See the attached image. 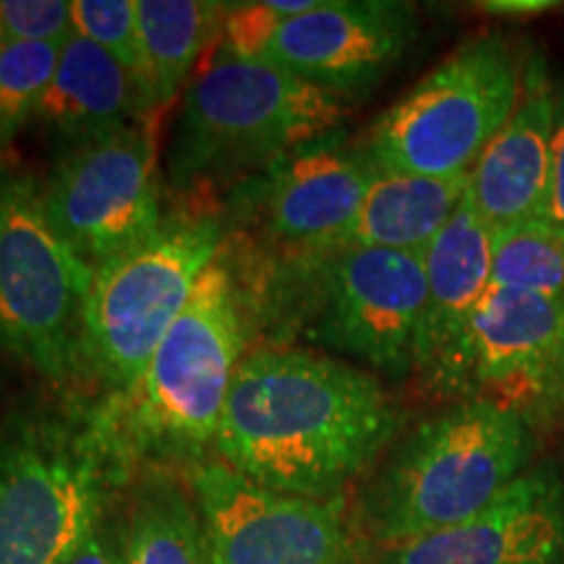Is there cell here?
<instances>
[{
  "mask_svg": "<svg viewBox=\"0 0 564 564\" xmlns=\"http://www.w3.org/2000/svg\"><path fill=\"white\" fill-rule=\"evenodd\" d=\"M398 436L400 413L377 373L270 345L238 366L215 453L272 491L337 499Z\"/></svg>",
  "mask_w": 564,
  "mask_h": 564,
  "instance_id": "6da1fadb",
  "label": "cell"
},
{
  "mask_svg": "<svg viewBox=\"0 0 564 564\" xmlns=\"http://www.w3.org/2000/svg\"><path fill=\"white\" fill-rule=\"evenodd\" d=\"M249 314V288L225 243L137 382L89 405L97 432L131 478L137 470L207 460L246 358Z\"/></svg>",
  "mask_w": 564,
  "mask_h": 564,
  "instance_id": "7a4b0ae2",
  "label": "cell"
},
{
  "mask_svg": "<svg viewBox=\"0 0 564 564\" xmlns=\"http://www.w3.org/2000/svg\"><path fill=\"white\" fill-rule=\"evenodd\" d=\"M531 429L486 400H453L392 442L366 486L358 528L392 549L484 512L525 474Z\"/></svg>",
  "mask_w": 564,
  "mask_h": 564,
  "instance_id": "3957f363",
  "label": "cell"
},
{
  "mask_svg": "<svg viewBox=\"0 0 564 564\" xmlns=\"http://www.w3.org/2000/svg\"><path fill=\"white\" fill-rule=\"evenodd\" d=\"M129 481L89 405H17L0 423V564H66Z\"/></svg>",
  "mask_w": 564,
  "mask_h": 564,
  "instance_id": "277c9868",
  "label": "cell"
},
{
  "mask_svg": "<svg viewBox=\"0 0 564 564\" xmlns=\"http://www.w3.org/2000/svg\"><path fill=\"white\" fill-rule=\"evenodd\" d=\"M343 116V97L217 47L183 91L165 150L167 183L181 194L230 181L241 186L306 141L335 131Z\"/></svg>",
  "mask_w": 564,
  "mask_h": 564,
  "instance_id": "5b68a950",
  "label": "cell"
},
{
  "mask_svg": "<svg viewBox=\"0 0 564 564\" xmlns=\"http://www.w3.org/2000/svg\"><path fill=\"white\" fill-rule=\"evenodd\" d=\"M225 243L223 215L199 209L162 220L154 236L102 264L84 308L82 384L102 398L129 390Z\"/></svg>",
  "mask_w": 564,
  "mask_h": 564,
  "instance_id": "8992f818",
  "label": "cell"
},
{
  "mask_svg": "<svg viewBox=\"0 0 564 564\" xmlns=\"http://www.w3.org/2000/svg\"><path fill=\"white\" fill-rule=\"evenodd\" d=\"M295 329L316 348L387 379L415 373L426 272L423 253L335 249L285 267Z\"/></svg>",
  "mask_w": 564,
  "mask_h": 564,
  "instance_id": "52a82bcc",
  "label": "cell"
},
{
  "mask_svg": "<svg viewBox=\"0 0 564 564\" xmlns=\"http://www.w3.org/2000/svg\"><path fill=\"white\" fill-rule=\"evenodd\" d=\"M523 74L520 53L499 34L463 42L371 126L373 162L429 178L470 173L510 121Z\"/></svg>",
  "mask_w": 564,
  "mask_h": 564,
  "instance_id": "ba28073f",
  "label": "cell"
},
{
  "mask_svg": "<svg viewBox=\"0 0 564 564\" xmlns=\"http://www.w3.org/2000/svg\"><path fill=\"white\" fill-rule=\"evenodd\" d=\"M91 278L47 223L42 183L0 178V352L55 387L82 384Z\"/></svg>",
  "mask_w": 564,
  "mask_h": 564,
  "instance_id": "9c48e42d",
  "label": "cell"
},
{
  "mask_svg": "<svg viewBox=\"0 0 564 564\" xmlns=\"http://www.w3.org/2000/svg\"><path fill=\"white\" fill-rule=\"evenodd\" d=\"M436 398L486 400L528 429L552 423L564 411V293L491 285Z\"/></svg>",
  "mask_w": 564,
  "mask_h": 564,
  "instance_id": "30bf717a",
  "label": "cell"
},
{
  "mask_svg": "<svg viewBox=\"0 0 564 564\" xmlns=\"http://www.w3.org/2000/svg\"><path fill=\"white\" fill-rule=\"evenodd\" d=\"M209 564H361L358 525L337 499L272 491L220 457L186 468Z\"/></svg>",
  "mask_w": 564,
  "mask_h": 564,
  "instance_id": "8fae6325",
  "label": "cell"
},
{
  "mask_svg": "<svg viewBox=\"0 0 564 564\" xmlns=\"http://www.w3.org/2000/svg\"><path fill=\"white\" fill-rule=\"evenodd\" d=\"M47 223L91 272L160 230L158 144L141 121L68 152L42 183Z\"/></svg>",
  "mask_w": 564,
  "mask_h": 564,
  "instance_id": "7c38bea8",
  "label": "cell"
},
{
  "mask_svg": "<svg viewBox=\"0 0 564 564\" xmlns=\"http://www.w3.org/2000/svg\"><path fill=\"white\" fill-rule=\"evenodd\" d=\"M377 175L369 147L335 129L253 175L241 194L280 264L291 267L337 249Z\"/></svg>",
  "mask_w": 564,
  "mask_h": 564,
  "instance_id": "4fadbf2b",
  "label": "cell"
},
{
  "mask_svg": "<svg viewBox=\"0 0 564 564\" xmlns=\"http://www.w3.org/2000/svg\"><path fill=\"white\" fill-rule=\"evenodd\" d=\"M415 11L394 0H322L274 32L262 61L335 97L366 95L405 58Z\"/></svg>",
  "mask_w": 564,
  "mask_h": 564,
  "instance_id": "5bb4252c",
  "label": "cell"
},
{
  "mask_svg": "<svg viewBox=\"0 0 564 564\" xmlns=\"http://www.w3.org/2000/svg\"><path fill=\"white\" fill-rule=\"evenodd\" d=\"M377 564H564V481L525 470L476 518L387 549Z\"/></svg>",
  "mask_w": 564,
  "mask_h": 564,
  "instance_id": "9a60e30c",
  "label": "cell"
},
{
  "mask_svg": "<svg viewBox=\"0 0 564 564\" xmlns=\"http://www.w3.org/2000/svg\"><path fill=\"white\" fill-rule=\"evenodd\" d=\"M556 100L544 63L525 66L523 91L510 121L481 152L470 171L468 196L491 230L544 220L556 133Z\"/></svg>",
  "mask_w": 564,
  "mask_h": 564,
  "instance_id": "2e32d148",
  "label": "cell"
},
{
  "mask_svg": "<svg viewBox=\"0 0 564 564\" xmlns=\"http://www.w3.org/2000/svg\"><path fill=\"white\" fill-rule=\"evenodd\" d=\"M426 314H423L415 377L429 392H440L460 348L478 303L491 288V228L470 196L423 251Z\"/></svg>",
  "mask_w": 564,
  "mask_h": 564,
  "instance_id": "e0dca14e",
  "label": "cell"
},
{
  "mask_svg": "<svg viewBox=\"0 0 564 564\" xmlns=\"http://www.w3.org/2000/svg\"><path fill=\"white\" fill-rule=\"evenodd\" d=\"M152 112L139 79L123 63L79 34H70L63 42L58 68L34 121L63 158L147 121Z\"/></svg>",
  "mask_w": 564,
  "mask_h": 564,
  "instance_id": "ac0fdd59",
  "label": "cell"
},
{
  "mask_svg": "<svg viewBox=\"0 0 564 564\" xmlns=\"http://www.w3.org/2000/svg\"><path fill=\"white\" fill-rule=\"evenodd\" d=\"M470 188V173L453 178L392 173L379 167L377 181L337 249H387L423 253L447 228Z\"/></svg>",
  "mask_w": 564,
  "mask_h": 564,
  "instance_id": "d6986e66",
  "label": "cell"
},
{
  "mask_svg": "<svg viewBox=\"0 0 564 564\" xmlns=\"http://www.w3.org/2000/svg\"><path fill=\"white\" fill-rule=\"evenodd\" d=\"M228 3L212 0H139L141 87L158 112L178 95L202 53L220 40Z\"/></svg>",
  "mask_w": 564,
  "mask_h": 564,
  "instance_id": "ffe728a7",
  "label": "cell"
},
{
  "mask_svg": "<svg viewBox=\"0 0 564 564\" xmlns=\"http://www.w3.org/2000/svg\"><path fill=\"white\" fill-rule=\"evenodd\" d=\"M126 564H209L202 514L188 484L147 468L118 520Z\"/></svg>",
  "mask_w": 564,
  "mask_h": 564,
  "instance_id": "44dd1931",
  "label": "cell"
},
{
  "mask_svg": "<svg viewBox=\"0 0 564 564\" xmlns=\"http://www.w3.org/2000/svg\"><path fill=\"white\" fill-rule=\"evenodd\" d=\"M491 285L518 293H564V230L549 220L491 230Z\"/></svg>",
  "mask_w": 564,
  "mask_h": 564,
  "instance_id": "7402d4cb",
  "label": "cell"
},
{
  "mask_svg": "<svg viewBox=\"0 0 564 564\" xmlns=\"http://www.w3.org/2000/svg\"><path fill=\"white\" fill-rule=\"evenodd\" d=\"M61 47L58 42H0V152L37 118Z\"/></svg>",
  "mask_w": 564,
  "mask_h": 564,
  "instance_id": "603a6c76",
  "label": "cell"
},
{
  "mask_svg": "<svg viewBox=\"0 0 564 564\" xmlns=\"http://www.w3.org/2000/svg\"><path fill=\"white\" fill-rule=\"evenodd\" d=\"M70 26L74 34L123 63L141 84L137 0H70Z\"/></svg>",
  "mask_w": 564,
  "mask_h": 564,
  "instance_id": "cb8c5ba5",
  "label": "cell"
},
{
  "mask_svg": "<svg viewBox=\"0 0 564 564\" xmlns=\"http://www.w3.org/2000/svg\"><path fill=\"white\" fill-rule=\"evenodd\" d=\"M322 0H267V3H228L220 47L243 61H262L274 32L288 19L316 9Z\"/></svg>",
  "mask_w": 564,
  "mask_h": 564,
  "instance_id": "d4e9b609",
  "label": "cell"
},
{
  "mask_svg": "<svg viewBox=\"0 0 564 564\" xmlns=\"http://www.w3.org/2000/svg\"><path fill=\"white\" fill-rule=\"evenodd\" d=\"M70 26L66 0H0V42H58L63 45Z\"/></svg>",
  "mask_w": 564,
  "mask_h": 564,
  "instance_id": "484cf974",
  "label": "cell"
},
{
  "mask_svg": "<svg viewBox=\"0 0 564 564\" xmlns=\"http://www.w3.org/2000/svg\"><path fill=\"white\" fill-rule=\"evenodd\" d=\"M66 564H126L118 523H110L105 518Z\"/></svg>",
  "mask_w": 564,
  "mask_h": 564,
  "instance_id": "4316f807",
  "label": "cell"
},
{
  "mask_svg": "<svg viewBox=\"0 0 564 564\" xmlns=\"http://www.w3.org/2000/svg\"><path fill=\"white\" fill-rule=\"evenodd\" d=\"M544 220L564 230V100H560V112H556L552 181H549V199H546Z\"/></svg>",
  "mask_w": 564,
  "mask_h": 564,
  "instance_id": "83f0119b",
  "label": "cell"
},
{
  "mask_svg": "<svg viewBox=\"0 0 564 564\" xmlns=\"http://www.w3.org/2000/svg\"><path fill=\"white\" fill-rule=\"evenodd\" d=\"M486 13L494 17H510V19H525V17H539L549 9H560V3L554 0H486L481 3Z\"/></svg>",
  "mask_w": 564,
  "mask_h": 564,
  "instance_id": "f1b7e54d",
  "label": "cell"
}]
</instances>
